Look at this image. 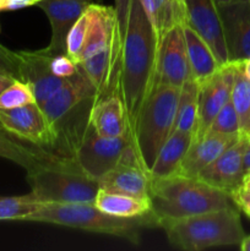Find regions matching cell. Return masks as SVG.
Instances as JSON below:
<instances>
[{"instance_id": "cell-1", "label": "cell", "mask_w": 250, "mask_h": 251, "mask_svg": "<svg viewBox=\"0 0 250 251\" xmlns=\"http://www.w3.org/2000/svg\"><path fill=\"white\" fill-rule=\"evenodd\" d=\"M156 42L140 0H135L123 44L118 93L124 104L130 142L137 119L153 86Z\"/></svg>"}, {"instance_id": "cell-2", "label": "cell", "mask_w": 250, "mask_h": 251, "mask_svg": "<svg viewBox=\"0 0 250 251\" xmlns=\"http://www.w3.org/2000/svg\"><path fill=\"white\" fill-rule=\"evenodd\" d=\"M151 215L156 227L171 220L235 206L227 193L194 176L174 174L151 179Z\"/></svg>"}, {"instance_id": "cell-3", "label": "cell", "mask_w": 250, "mask_h": 251, "mask_svg": "<svg viewBox=\"0 0 250 251\" xmlns=\"http://www.w3.org/2000/svg\"><path fill=\"white\" fill-rule=\"evenodd\" d=\"M159 227L164 229L172 247L185 251L239 245L245 237L235 206L166 221Z\"/></svg>"}, {"instance_id": "cell-4", "label": "cell", "mask_w": 250, "mask_h": 251, "mask_svg": "<svg viewBox=\"0 0 250 251\" xmlns=\"http://www.w3.org/2000/svg\"><path fill=\"white\" fill-rule=\"evenodd\" d=\"M27 222H42L76 228L86 232L109 234L139 243L142 228L156 227L151 212L135 218L110 216L100 211L95 203L42 202L41 207L27 218Z\"/></svg>"}, {"instance_id": "cell-5", "label": "cell", "mask_w": 250, "mask_h": 251, "mask_svg": "<svg viewBox=\"0 0 250 251\" xmlns=\"http://www.w3.org/2000/svg\"><path fill=\"white\" fill-rule=\"evenodd\" d=\"M179 92L180 88L174 86H152L140 113L131 146L147 173L151 171L161 147L174 131Z\"/></svg>"}, {"instance_id": "cell-6", "label": "cell", "mask_w": 250, "mask_h": 251, "mask_svg": "<svg viewBox=\"0 0 250 251\" xmlns=\"http://www.w3.org/2000/svg\"><path fill=\"white\" fill-rule=\"evenodd\" d=\"M27 181L41 202L93 203L100 191L97 179L87 176L74 158L27 172Z\"/></svg>"}, {"instance_id": "cell-7", "label": "cell", "mask_w": 250, "mask_h": 251, "mask_svg": "<svg viewBox=\"0 0 250 251\" xmlns=\"http://www.w3.org/2000/svg\"><path fill=\"white\" fill-rule=\"evenodd\" d=\"M130 144L127 135L120 137L102 136L88 125L74 159L87 176L98 180L119 163Z\"/></svg>"}, {"instance_id": "cell-8", "label": "cell", "mask_w": 250, "mask_h": 251, "mask_svg": "<svg viewBox=\"0 0 250 251\" xmlns=\"http://www.w3.org/2000/svg\"><path fill=\"white\" fill-rule=\"evenodd\" d=\"M183 25L172 27L157 49L153 86L168 85L180 88L191 77Z\"/></svg>"}, {"instance_id": "cell-9", "label": "cell", "mask_w": 250, "mask_h": 251, "mask_svg": "<svg viewBox=\"0 0 250 251\" xmlns=\"http://www.w3.org/2000/svg\"><path fill=\"white\" fill-rule=\"evenodd\" d=\"M235 68V63L225 64L211 77L199 83L198 126L193 141L201 139L208 131L217 113L232 98Z\"/></svg>"}, {"instance_id": "cell-10", "label": "cell", "mask_w": 250, "mask_h": 251, "mask_svg": "<svg viewBox=\"0 0 250 251\" xmlns=\"http://www.w3.org/2000/svg\"><path fill=\"white\" fill-rule=\"evenodd\" d=\"M17 54L20 61V80L28 83L39 107L54 93L68 86L80 73L78 71L71 77H59L54 75L50 70L53 54L49 53L46 48L33 51H17Z\"/></svg>"}, {"instance_id": "cell-11", "label": "cell", "mask_w": 250, "mask_h": 251, "mask_svg": "<svg viewBox=\"0 0 250 251\" xmlns=\"http://www.w3.org/2000/svg\"><path fill=\"white\" fill-rule=\"evenodd\" d=\"M100 190L150 200L151 178L142 168L131 144L126 147L119 163L98 179Z\"/></svg>"}, {"instance_id": "cell-12", "label": "cell", "mask_w": 250, "mask_h": 251, "mask_svg": "<svg viewBox=\"0 0 250 251\" xmlns=\"http://www.w3.org/2000/svg\"><path fill=\"white\" fill-rule=\"evenodd\" d=\"M186 22L212 50L221 65L229 63L218 6L215 0H184Z\"/></svg>"}, {"instance_id": "cell-13", "label": "cell", "mask_w": 250, "mask_h": 251, "mask_svg": "<svg viewBox=\"0 0 250 251\" xmlns=\"http://www.w3.org/2000/svg\"><path fill=\"white\" fill-rule=\"evenodd\" d=\"M229 63L250 58V0L217 5Z\"/></svg>"}, {"instance_id": "cell-14", "label": "cell", "mask_w": 250, "mask_h": 251, "mask_svg": "<svg viewBox=\"0 0 250 251\" xmlns=\"http://www.w3.org/2000/svg\"><path fill=\"white\" fill-rule=\"evenodd\" d=\"M249 141V135L240 134L237 141L230 145L210 166L202 169L196 178L230 195L232 191L242 185L244 176L243 159Z\"/></svg>"}, {"instance_id": "cell-15", "label": "cell", "mask_w": 250, "mask_h": 251, "mask_svg": "<svg viewBox=\"0 0 250 251\" xmlns=\"http://www.w3.org/2000/svg\"><path fill=\"white\" fill-rule=\"evenodd\" d=\"M0 126L21 141L48 149L50 146L48 124L37 103L0 109Z\"/></svg>"}, {"instance_id": "cell-16", "label": "cell", "mask_w": 250, "mask_h": 251, "mask_svg": "<svg viewBox=\"0 0 250 251\" xmlns=\"http://www.w3.org/2000/svg\"><path fill=\"white\" fill-rule=\"evenodd\" d=\"M91 4L92 0H41L37 4L50 22L51 38L46 48L49 53L53 55L68 54L66 39L69 31Z\"/></svg>"}, {"instance_id": "cell-17", "label": "cell", "mask_w": 250, "mask_h": 251, "mask_svg": "<svg viewBox=\"0 0 250 251\" xmlns=\"http://www.w3.org/2000/svg\"><path fill=\"white\" fill-rule=\"evenodd\" d=\"M239 135L207 131L201 139L193 141L181 162L178 174L196 178L202 169L210 166L230 145L234 144Z\"/></svg>"}, {"instance_id": "cell-18", "label": "cell", "mask_w": 250, "mask_h": 251, "mask_svg": "<svg viewBox=\"0 0 250 251\" xmlns=\"http://www.w3.org/2000/svg\"><path fill=\"white\" fill-rule=\"evenodd\" d=\"M90 125L102 136L120 137L127 135L126 115L119 93L95 100L91 109Z\"/></svg>"}, {"instance_id": "cell-19", "label": "cell", "mask_w": 250, "mask_h": 251, "mask_svg": "<svg viewBox=\"0 0 250 251\" xmlns=\"http://www.w3.org/2000/svg\"><path fill=\"white\" fill-rule=\"evenodd\" d=\"M0 157L15 162L19 166L24 167L27 172L69 158L54 153L49 150H44L41 146L36 145L27 146L21 144L1 127H0Z\"/></svg>"}, {"instance_id": "cell-20", "label": "cell", "mask_w": 250, "mask_h": 251, "mask_svg": "<svg viewBox=\"0 0 250 251\" xmlns=\"http://www.w3.org/2000/svg\"><path fill=\"white\" fill-rule=\"evenodd\" d=\"M193 140L194 136L191 134L174 130L159 150L153 166L149 173L150 178L161 179L178 174L181 162L189 147L193 144Z\"/></svg>"}, {"instance_id": "cell-21", "label": "cell", "mask_w": 250, "mask_h": 251, "mask_svg": "<svg viewBox=\"0 0 250 251\" xmlns=\"http://www.w3.org/2000/svg\"><path fill=\"white\" fill-rule=\"evenodd\" d=\"M140 2L153 32L156 49L172 27L186 22L185 10L175 0H140Z\"/></svg>"}, {"instance_id": "cell-22", "label": "cell", "mask_w": 250, "mask_h": 251, "mask_svg": "<svg viewBox=\"0 0 250 251\" xmlns=\"http://www.w3.org/2000/svg\"><path fill=\"white\" fill-rule=\"evenodd\" d=\"M183 31L185 36L191 77L198 83H201L211 77L222 65L213 55L208 44L188 24L183 25Z\"/></svg>"}, {"instance_id": "cell-23", "label": "cell", "mask_w": 250, "mask_h": 251, "mask_svg": "<svg viewBox=\"0 0 250 251\" xmlns=\"http://www.w3.org/2000/svg\"><path fill=\"white\" fill-rule=\"evenodd\" d=\"M93 203L104 213L115 217L135 218L149 215L151 212V202L147 199L131 198V196L109 193L100 189Z\"/></svg>"}, {"instance_id": "cell-24", "label": "cell", "mask_w": 250, "mask_h": 251, "mask_svg": "<svg viewBox=\"0 0 250 251\" xmlns=\"http://www.w3.org/2000/svg\"><path fill=\"white\" fill-rule=\"evenodd\" d=\"M199 83L190 77L180 87L174 130L194 136L198 126Z\"/></svg>"}, {"instance_id": "cell-25", "label": "cell", "mask_w": 250, "mask_h": 251, "mask_svg": "<svg viewBox=\"0 0 250 251\" xmlns=\"http://www.w3.org/2000/svg\"><path fill=\"white\" fill-rule=\"evenodd\" d=\"M232 100L239 118L240 132L250 136V80L243 73L242 63H235Z\"/></svg>"}, {"instance_id": "cell-26", "label": "cell", "mask_w": 250, "mask_h": 251, "mask_svg": "<svg viewBox=\"0 0 250 251\" xmlns=\"http://www.w3.org/2000/svg\"><path fill=\"white\" fill-rule=\"evenodd\" d=\"M42 202L31 193L22 196H0V221H27Z\"/></svg>"}, {"instance_id": "cell-27", "label": "cell", "mask_w": 250, "mask_h": 251, "mask_svg": "<svg viewBox=\"0 0 250 251\" xmlns=\"http://www.w3.org/2000/svg\"><path fill=\"white\" fill-rule=\"evenodd\" d=\"M37 103L33 91L28 83L25 81L16 80L0 95V109L21 107V105Z\"/></svg>"}, {"instance_id": "cell-28", "label": "cell", "mask_w": 250, "mask_h": 251, "mask_svg": "<svg viewBox=\"0 0 250 251\" xmlns=\"http://www.w3.org/2000/svg\"><path fill=\"white\" fill-rule=\"evenodd\" d=\"M208 131L228 135L242 134L240 132L239 118H238L237 110H235L234 104H233L232 98L217 113V115H216L213 122L211 123L210 127H208Z\"/></svg>"}, {"instance_id": "cell-29", "label": "cell", "mask_w": 250, "mask_h": 251, "mask_svg": "<svg viewBox=\"0 0 250 251\" xmlns=\"http://www.w3.org/2000/svg\"><path fill=\"white\" fill-rule=\"evenodd\" d=\"M90 22L91 15L90 10L87 7L69 31L68 39H66V51H68V55L71 56L74 60H75L76 56L80 53L81 48H82L88 27H90Z\"/></svg>"}, {"instance_id": "cell-30", "label": "cell", "mask_w": 250, "mask_h": 251, "mask_svg": "<svg viewBox=\"0 0 250 251\" xmlns=\"http://www.w3.org/2000/svg\"><path fill=\"white\" fill-rule=\"evenodd\" d=\"M50 70L59 77H71L80 71V68L68 54H58L51 58Z\"/></svg>"}, {"instance_id": "cell-31", "label": "cell", "mask_w": 250, "mask_h": 251, "mask_svg": "<svg viewBox=\"0 0 250 251\" xmlns=\"http://www.w3.org/2000/svg\"><path fill=\"white\" fill-rule=\"evenodd\" d=\"M0 74L20 80V61L17 51H12L0 44Z\"/></svg>"}, {"instance_id": "cell-32", "label": "cell", "mask_w": 250, "mask_h": 251, "mask_svg": "<svg viewBox=\"0 0 250 251\" xmlns=\"http://www.w3.org/2000/svg\"><path fill=\"white\" fill-rule=\"evenodd\" d=\"M230 199L239 211L250 218V190L239 186L230 193Z\"/></svg>"}, {"instance_id": "cell-33", "label": "cell", "mask_w": 250, "mask_h": 251, "mask_svg": "<svg viewBox=\"0 0 250 251\" xmlns=\"http://www.w3.org/2000/svg\"><path fill=\"white\" fill-rule=\"evenodd\" d=\"M41 0H0V11L19 10L27 6L37 5Z\"/></svg>"}, {"instance_id": "cell-34", "label": "cell", "mask_w": 250, "mask_h": 251, "mask_svg": "<svg viewBox=\"0 0 250 251\" xmlns=\"http://www.w3.org/2000/svg\"><path fill=\"white\" fill-rule=\"evenodd\" d=\"M15 80H16V78L12 77V76L5 75V74H0V95H1V93L4 92V91L6 90V88L9 87Z\"/></svg>"}, {"instance_id": "cell-35", "label": "cell", "mask_w": 250, "mask_h": 251, "mask_svg": "<svg viewBox=\"0 0 250 251\" xmlns=\"http://www.w3.org/2000/svg\"><path fill=\"white\" fill-rule=\"evenodd\" d=\"M243 167H244V176L250 173V141L248 144L247 150L244 152V159H243Z\"/></svg>"}, {"instance_id": "cell-36", "label": "cell", "mask_w": 250, "mask_h": 251, "mask_svg": "<svg viewBox=\"0 0 250 251\" xmlns=\"http://www.w3.org/2000/svg\"><path fill=\"white\" fill-rule=\"evenodd\" d=\"M239 248L243 251H250V235H245L243 238V240L239 244Z\"/></svg>"}, {"instance_id": "cell-37", "label": "cell", "mask_w": 250, "mask_h": 251, "mask_svg": "<svg viewBox=\"0 0 250 251\" xmlns=\"http://www.w3.org/2000/svg\"><path fill=\"white\" fill-rule=\"evenodd\" d=\"M242 69H243V73L245 74V76L250 80V58L247 59V60L242 61Z\"/></svg>"}, {"instance_id": "cell-38", "label": "cell", "mask_w": 250, "mask_h": 251, "mask_svg": "<svg viewBox=\"0 0 250 251\" xmlns=\"http://www.w3.org/2000/svg\"><path fill=\"white\" fill-rule=\"evenodd\" d=\"M244 189H249L250 190V173L245 174L244 176H243V181H242V185Z\"/></svg>"}, {"instance_id": "cell-39", "label": "cell", "mask_w": 250, "mask_h": 251, "mask_svg": "<svg viewBox=\"0 0 250 251\" xmlns=\"http://www.w3.org/2000/svg\"><path fill=\"white\" fill-rule=\"evenodd\" d=\"M235 1H244V0H215V2L217 5L229 4V2H235Z\"/></svg>"}, {"instance_id": "cell-40", "label": "cell", "mask_w": 250, "mask_h": 251, "mask_svg": "<svg viewBox=\"0 0 250 251\" xmlns=\"http://www.w3.org/2000/svg\"><path fill=\"white\" fill-rule=\"evenodd\" d=\"M175 1H176V4L180 5V6L185 10V4H184V0H175Z\"/></svg>"}, {"instance_id": "cell-41", "label": "cell", "mask_w": 250, "mask_h": 251, "mask_svg": "<svg viewBox=\"0 0 250 251\" xmlns=\"http://www.w3.org/2000/svg\"><path fill=\"white\" fill-rule=\"evenodd\" d=\"M0 127H1V126H0ZM1 129H2V127H1Z\"/></svg>"}]
</instances>
